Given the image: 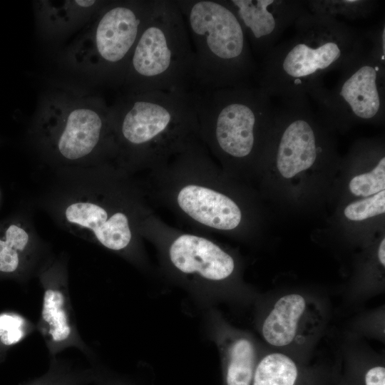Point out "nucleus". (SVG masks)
Here are the masks:
<instances>
[{
    "mask_svg": "<svg viewBox=\"0 0 385 385\" xmlns=\"http://www.w3.org/2000/svg\"><path fill=\"white\" fill-rule=\"evenodd\" d=\"M294 26V35L260 60L255 76L256 85L280 103L308 101L327 74L342 69L369 45L367 31L309 11Z\"/></svg>",
    "mask_w": 385,
    "mask_h": 385,
    "instance_id": "1",
    "label": "nucleus"
},
{
    "mask_svg": "<svg viewBox=\"0 0 385 385\" xmlns=\"http://www.w3.org/2000/svg\"><path fill=\"white\" fill-rule=\"evenodd\" d=\"M200 139L230 177L260 170L275 123L277 106L251 83L192 91Z\"/></svg>",
    "mask_w": 385,
    "mask_h": 385,
    "instance_id": "2",
    "label": "nucleus"
},
{
    "mask_svg": "<svg viewBox=\"0 0 385 385\" xmlns=\"http://www.w3.org/2000/svg\"><path fill=\"white\" fill-rule=\"evenodd\" d=\"M142 232L155 247L162 273L204 308L253 305L261 295L245 282L238 256L203 234L175 229L153 213Z\"/></svg>",
    "mask_w": 385,
    "mask_h": 385,
    "instance_id": "3",
    "label": "nucleus"
},
{
    "mask_svg": "<svg viewBox=\"0 0 385 385\" xmlns=\"http://www.w3.org/2000/svg\"><path fill=\"white\" fill-rule=\"evenodd\" d=\"M151 197L200 233L240 235L244 203L202 143L150 171Z\"/></svg>",
    "mask_w": 385,
    "mask_h": 385,
    "instance_id": "4",
    "label": "nucleus"
},
{
    "mask_svg": "<svg viewBox=\"0 0 385 385\" xmlns=\"http://www.w3.org/2000/svg\"><path fill=\"white\" fill-rule=\"evenodd\" d=\"M111 106L118 146L150 171L202 143L192 91L123 93Z\"/></svg>",
    "mask_w": 385,
    "mask_h": 385,
    "instance_id": "5",
    "label": "nucleus"
},
{
    "mask_svg": "<svg viewBox=\"0 0 385 385\" xmlns=\"http://www.w3.org/2000/svg\"><path fill=\"white\" fill-rule=\"evenodd\" d=\"M175 1L194 50V91L251 83L258 64L227 0Z\"/></svg>",
    "mask_w": 385,
    "mask_h": 385,
    "instance_id": "6",
    "label": "nucleus"
},
{
    "mask_svg": "<svg viewBox=\"0 0 385 385\" xmlns=\"http://www.w3.org/2000/svg\"><path fill=\"white\" fill-rule=\"evenodd\" d=\"M195 53L175 0H158L129 60L123 93L194 91Z\"/></svg>",
    "mask_w": 385,
    "mask_h": 385,
    "instance_id": "7",
    "label": "nucleus"
},
{
    "mask_svg": "<svg viewBox=\"0 0 385 385\" xmlns=\"http://www.w3.org/2000/svg\"><path fill=\"white\" fill-rule=\"evenodd\" d=\"M158 3L106 1L67 46V63L98 81L122 86L135 44Z\"/></svg>",
    "mask_w": 385,
    "mask_h": 385,
    "instance_id": "8",
    "label": "nucleus"
},
{
    "mask_svg": "<svg viewBox=\"0 0 385 385\" xmlns=\"http://www.w3.org/2000/svg\"><path fill=\"white\" fill-rule=\"evenodd\" d=\"M254 324L268 347L307 363L331 319L327 297L303 289L262 294L254 303Z\"/></svg>",
    "mask_w": 385,
    "mask_h": 385,
    "instance_id": "9",
    "label": "nucleus"
},
{
    "mask_svg": "<svg viewBox=\"0 0 385 385\" xmlns=\"http://www.w3.org/2000/svg\"><path fill=\"white\" fill-rule=\"evenodd\" d=\"M332 87L322 84L309 98L317 115L329 130H344L356 123H381L385 115V61L371 48L337 71Z\"/></svg>",
    "mask_w": 385,
    "mask_h": 385,
    "instance_id": "10",
    "label": "nucleus"
},
{
    "mask_svg": "<svg viewBox=\"0 0 385 385\" xmlns=\"http://www.w3.org/2000/svg\"><path fill=\"white\" fill-rule=\"evenodd\" d=\"M46 124L58 128L57 148L66 159L84 158L113 133L111 106L99 96L70 85L48 90L37 111Z\"/></svg>",
    "mask_w": 385,
    "mask_h": 385,
    "instance_id": "11",
    "label": "nucleus"
},
{
    "mask_svg": "<svg viewBox=\"0 0 385 385\" xmlns=\"http://www.w3.org/2000/svg\"><path fill=\"white\" fill-rule=\"evenodd\" d=\"M245 33L251 51L262 59L286 30L308 12L300 0H227Z\"/></svg>",
    "mask_w": 385,
    "mask_h": 385,
    "instance_id": "12",
    "label": "nucleus"
},
{
    "mask_svg": "<svg viewBox=\"0 0 385 385\" xmlns=\"http://www.w3.org/2000/svg\"><path fill=\"white\" fill-rule=\"evenodd\" d=\"M204 322L220 356L223 385H251L266 345L250 332L232 325L215 307L207 309Z\"/></svg>",
    "mask_w": 385,
    "mask_h": 385,
    "instance_id": "13",
    "label": "nucleus"
},
{
    "mask_svg": "<svg viewBox=\"0 0 385 385\" xmlns=\"http://www.w3.org/2000/svg\"><path fill=\"white\" fill-rule=\"evenodd\" d=\"M36 329L44 340L50 359L57 357L58 353L67 348L75 347L89 359H94V353L78 333L65 286L48 284L44 287Z\"/></svg>",
    "mask_w": 385,
    "mask_h": 385,
    "instance_id": "14",
    "label": "nucleus"
},
{
    "mask_svg": "<svg viewBox=\"0 0 385 385\" xmlns=\"http://www.w3.org/2000/svg\"><path fill=\"white\" fill-rule=\"evenodd\" d=\"M67 220L92 230L98 242L115 252L130 250L133 235L128 215L123 212L108 217L106 208L89 202H77L66 210Z\"/></svg>",
    "mask_w": 385,
    "mask_h": 385,
    "instance_id": "15",
    "label": "nucleus"
},
{
    "mask_svg": "<svg viewBox=\"0 0 385 385\" xmlns=\"http://www.w3.org/2000/svg\"><path fill=\"white\" fill-rule=\"evenodd\" d=\"M106 1H39L35 4L37 26L44 37L56 38L84 26Z\"/></svg>",
    "mask_w": 385,
    "mask_h": 385,
    "instance_id": "16",
    "label": "nucleus"
},
{
    "mask_svg": "<svg viewBox=\"0 0 385 385\" xmlns=\"http://www.w3.org/2000/svg\"><path fill=\"white\" fill-rule=\"evenodd\" d=\"M307 364L266 346L251 385H313L315 373Z\"/></svg>",
    "mask_w": 385,
    "mask_h": 385,
    "instance_id": "17",
    "label": "nucleus"
},
{
    "mask_svg": "<svg viewBox=\"0 0 385 385\" xmlns=\"http://www.w3.org/2000/svg\"><path fill=\"white\" fill-rule=\"evenodd\" d=\"M385 238L366 256L346 290V298L359 303L384 292Z\"/></svg>",
    "mask_w": 385,
    "mask_h": 385,
    "instance_id": "18",
    "label": "nucleus"
},
{
    "mask_svg": "<svg viewBox=\"0 0 385 385\" xmlns=\"http://www.w3.org/2000/svg\"><path fill=\"white\" fill-rule=\"evenodd\" d=\"M304 4L312 14L354 20L370 16L379 4L372 0H309Z\"/></svg>",
    "mask_w": 385,
    "mask_h": 385,
    "instance_id": "19",
    "label": "nucleus"
},
{
    "mask_svg": "<svg viewBox=\"0 0 385 385\" xmlns=\"http://www.w3.org/2000/svg\"><path fill=\"white\" fill-rule=\"evenodd\" d=\"M347 188L349 192L359 199L385 190V155L383 145L375 153L369 168L351 178Z\"/></svg>",
    "mask_w": 385,
    "mask_h": 385,
    "instance_id": "20",
    "label": "nucleus"
},
{
    "mask_svg": "<svg viewBox=\"0 0 385 385\" xmlns=\"http://www.w3.org/2000/svg\"><path fill=\"white\" fill-rule=\"evenodd\" d=\"M362 337L385 341V307L379 306L361 312L349 324L346 338L360 339Z\"/></svg>",
    "mask_w": 385,
    "mask_h": 385,
    "instance_id": "21",
    "label": "nucleus"
},
{
    "mask_svg": "<svg viewBox=\"0 0 385 385\" xmlns=\"http://www.w3.org/2000/svg\"><path fill=\"white\" fill-rule=\"evenodd\" d=\"M385 190L371 196L356 199L347 204L343 210V215L352 222L364 221L378 215H384Z\"/></svg>",
    "mask_w": 385,
    "mask_h": 385,
    "instance_id": "22",
    "label": "nucleus"
},
{
    "mask_svg": "<svg viewBox=\"0 0 385 385\" xmlns=\"http://www.w3.org/2000/svg\"><path fill=\"white\" fill-rule=\"evenodd\" d=\"M36 328L31 322L16 313L0 314V342L6 346L14 345Z\"/></svg>",
    "mask_w": 385,
    "mask_h": 385,
    "instance_id": "23",
    "label": "nucleus"
},
{
    "mask_svg": "<svg viewBox=\"0 0 385 385\" xmlns=\"http://www.w3.org/2000/svg\"><path fill=\"white\" fill-rule=\"evenodd\" d=\"M72 365L57 357L50 359L47 371L25 385H58Z\"/></svg>",
    "mask_w": 385,
    "mask_h": 385,
    "instance_id": "24",
    "label": "nucleus"
},
{
    "mask_svg": "<svg viewBox=\"0 0 385 385\" xmlns=\"http://www.w3.org/2000/svg\"><path fill=\"white\" fill-rule=\"evenodd\" d=\"M101 369L93 365L90 368L72 365L58 385H89L98 378Z\"/></svg>",
    "mask_w": 385,
    "mask_h": 385,
    "instance_id": "25",
    "label": "nucleus"
},
{
    "mask_svg": "<svg viewBox=\"0 0 385 385\" xmlns=\"http://www.w3.org/2000/svg\"><path fill=\"white\" fill-rule=\"evenodd\" d=\"M19 265V252L6 241L0 240V272H13Z\"/></svg>",
    "mask_w": 385,
    "mask_h": 385,
    "instance_id": "26",
    "label": "nucleus"
},
{
    "mask_svg": "<svg viewBox=\"0 0 385 385\" xmlns=\"http://www.w3.org/2000/svg\"><path fill=\"white\" fill-rule=\"evenodd\" d=\"M6 242L10 244L16 251H23L28 243V234L16 225H11L6 232Z\"/></svg>",
    "mask_w": 385,
    "mask_h": 385,
    "instance_id": "27",
    "label": "nucleus"
},
{
    "mask_svg": "<svg viewBox=\"0 0 385 385\" xmlns=\"http://www.w3.org/2000/svg\"><path fill=\"white\" fill-rule=\"evenodd\" d=\"M95 384L96 385H130L118 378L107 375L102 369Z\"/></svg>",
    "mask_w": 385,
    "mask_h": 385,
    "instance_id": "28",
    "label": "nucleus"
}]
</instances>
